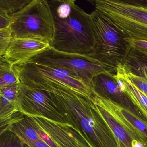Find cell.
Listing matches in <instances>:
<instances>
[{"instance_id":"ac0fdd59","label":"cell","mask_w":147,"mask_h":147,"mask_svg":"<svg viewBox=\"0 0 147 147\" xmlns=\"http://www.w3.org/2000/svg\"><path fill=\"white\" fill-rule=\"evenodd\" d=\"M20 83L14 65L4 57H0V88Z\"/></svg>"},{"instance_id":"44dd1931","label":"cell","mask_w":147,"mask_h":147,"mask_svg":"<svg viewBox=\"0 0 147 147\" xmlns=\"http://www.w3.org/2000/svg\"><path fill=\"white\" fill-rule=\"evenodd\" d=\"M13 39L11 25L0 29V57L5 55Z\"/></svg>"},{"instance_id":"603a6c76","label":"cell","mask_w":147,"mask_h":147,"mask_svg":"<svg viewBox=\"0 0 147 147\" xmlns=\"http://www.w3.org/2000/svg\"><path fill=\"white\" fill-rule=\"evenodd\" d=\"M128 43L131 49L136 51L147 56V41L125 39Z\"/></svg>"},{"instance_id":"8992f818","label":"cell","mask_w":147,"mask_h":147,"mask_svg":"<svg viewBox=\"0 0 147 147\" xmlns=\"http://www.w3.org/2000/svg\"><path fill=\"white\" fill-rule=\"evenodd\" d=\"M91 15L96 45L89 56L102 64L114 67L124 64L131 48L121 32L97 10Z\"/></svg>"},{"instance_id":"d6986e66","label":"cell","mask_w":147,"mask_h":147,"mask_svg":"<svg viewBox=\"0 0 147 147\" xmlns=\"http://www.w3.org/2000/svg\"><path fill=\"white\" fill-rule=\"evenodd\" d=\"M31 1L32 0H0V13L13 16Z\"/></svg>"},{"instance_id":"4fadbf2b","label":"cell","mask_w":147,"mask_h":147,"mask_svg":"<svg viewBox=\"0 0 147 147\" xmlns=\"http://www.w3.org/2000/svg\"><path fill=\"white\" fill-rule=\"evenodd\" d=\"M94 101L107 108L129 132L134 139L147 144V124L128 111L95 94L92 101Z\"/></svg>"},{"instance_id":"5b68a950","label":"cell","mask_w":147,"mask_h":147,"mask_svg":"<svg viewBox=\"0 0 147 147\" xmlns=\"http://www.w3.org/2000/svg\"><path fill=\"white\" fill-rule=\"evenodd\" d=\"M13 38L45 41L51 43L55 32L54 18L46 0H32L13 15Z\"/></svg>"},{"instance_id":"e0dca14e","label":"cell","mask_w":147,"mask_h":147,"mask_svg":"<svg viewBox=\"0 0 147 147\" xmlns=\"http://www.w3.org/2000/svg\"><path fill=\"white\" fill-rule=\"evenodd\" d=\"M132 74L147 77V56L131 49L124 64Z\"/></svg>"},{"instance_id":"277c9868","label":"cell","mask_w":147,"mask_h":147,"mask_svg":"<svg viewBox=\"0 0 147 147\" xmlns=\"http://www.w3.org/2000/svg\"><path fill=\"white\" fill-rule=\"evenodd\" d=\"M95 10L111 21L125 39L147 41V7L127 0H95Z\"/></svg>"},{"instance_id":"6da1fadb","label":"cell","mask_w":147,"mask_h":147,"mask_svg":"<svg viewBox=\"0 0 147 147\" xmlns=\"http://www.w3.org/2000/svg\"><path fill=\"white\" fill-rule=\"evenodd\" d=\"M55 26L51 48L62 52L90 55L96 39L91 14L76 4L75 0L48 1Z\"/></svg>"},{"instance_id":"3957f363","label":"cell","mask_w":147,"mask_h":147,"mask_svg":"<svg viewBox=\"0 0 147 147\" xmlns=\"http://www.w3.org/2000/svg\"><path fill=\"white\" fill-rule=\"evenodd\" d=\"M14 68L20 83L32 88L49 92L72 90L92 101L94 97L86 82L69 70L32 62Z\"/></svg>"},{"instance_id":"cb8c5ba5","label":"cell","mask_w":147,"mask_h":147,"mask_svg":"<svg viewBox=\"0 0 147 147\" xmlns=\"http://www.w3.org/2000/svg\"><path fill=\"white\" fill-rule=\"evenodd\" d=\"M32 147H50L42 139L39 140L35 143Z\"/></svg>"},{"instance_id":"5bb4252c","label":"cell","mask_w":147,"mask_h":147,"mask_svg":"<svg viewBox=\"0 0 147 147\" xmlns=\"http://www.w3.org/2000/svg\"><path fill=\"white\" fill-rule=\"evenodd\" d=\"M99 111L113 132L117 142V147H132L133 138L130 133L105 107L94 101Z\"/></svg>"},{"instance_id":"ffe728a7","label":"cell","mask_w":147,"mask_h":147,"mask_svg":"<svg viewBox=\"0 0 147 147\" xmlns=\"http://www.w3.org/2000/svg\"><path fill=\"white\" fill-rule=\"evenodd\" d=\"M0 147H30L9 130L0 133Z\"/></svg>"},{"instance_id":"7c38bea8","label":"cell","mask_w":147,"mask_h":147,"mask_svg":"<svg viewBox=\"0 0 147 147\" xmlns=\"http://www.w3.org/2000/svg\"><path fill=\"white\" fill-rule=\"evenodd\" d=\"M20 84L0 88V133L11 125L25 117L17 105Z\"/></svg>"},{"instance_id":"9a60e30c","label":"cell","mask_w":147,"mask_h":147,"mask_svg":"<svg viewBox=\"0 0 147 147\" xmlns=\"http://www.w3.org/2000/svg\"><path fill=\"white\" fill-rule=\"evenodd\" d=\"M115 76L122 89L138 104L147 115V97L130 80L125 72L124 64L118 66Z\"/></svg>"},{"instance_id":"9c48e42d","label":"cell","mask_w":147,"mask_h":147,"mask_svg":"<svg viewBox=\"0 0 147 147\" xmlns=\"http://www.w3.org/2000/svg\"><path fill=\"white\" fill-rule=\"evenodd\" d=\"M25 117L50 147H91L81 134L71 125L40 117Z\"/></svg>"},{"instance_id":"7402d4cb","label":"cell","mask_w":147,"mask_h":147,"mask_svg":"<svg viewBox=\"0 0 147 147\" xmlns=\"http://www.w3.org/2000/svg\"><path fill=\"white\" fill-rule=\"evenodd\" d=\"M124 66L127 76L130 80L134 86H136L147 97V77L134 74L126 68L124 64Z\"/></svg>"},{"instance_id":"7a4b0ae2","label":"cell","mask_w":147,"mask_h":147,"mask_svg":"<svg viewBox=\"0 0 147 147\" xmlns=\"http://www.w3.org/2000/svg\"><path fill=\"white\" fill-rule=\"evenodd\" d=\"M49 92L72 126L91 147H117L113 132L91 100L72 90Z\"/></svg>"},{"instance_id":"ba28073f","label":"cell","mask_w":147,"mask_h":147,"mask_svg":"<svg viewBox=\"0 0 147 147\" xmlns=\"http://www.w3.org/2000/svg\"><path fill=\"white\" fill-rule=\"evenodd\" d=\"M19 111L24 115L40 117L71 125L49 92L20 83L17 99Z\"/></svg>"},{"instance_id":"52a82bcc","label":"cell","mask_w":147,"mask_h":147,"mask_svg":"<svg viewBox=\"0 0 147 147\" xmlns=\"http://www.w3.org/2000/svg\"><path fill=\"white\" fill-rule=\"evenodd\" d=\"M29 62L71 71L81 78L91 88L93 79L96 76L102 74H115L117 71V68L104 65L87 55L62 52L52 48Z\"/></svg>"},{"instance_id":"2e32d148","label":"cell","mask_w":147,"mask_h":147,"mask_svg":"<svg viewBox=\"0 0 147 147\" xmlns=\"http://www.w3.org/2000/svg\"><path fill=\"white\" fill-rule=\"evenodd\" d=\"M8 130L14 133L30 147H32L36 142L42 139L25 117L11 125Z\"/></svg>"},{"instance_id":"30bf717a","label":"cell","mask_w":147,"mask_h":147,"mask_svg":"<svg viewBox=\"0 0 147 147\" xmlns=\"http://www.w3.org/2000/svg\"><path fill=\"white\" fill-rule=\"evenodd\" d=\"M115 74H102L95 76L92 81L93 92L128 111L147 124V115L138 104L123 90L115 78Z\"/></svg>"},{"instance_id":"8fae6325","label":"cell","mask_w":147,"mask_h":147,"mask_svg":"<svg viewBox=\"0 0 147 147\" xmlns=\"http://www.w3.org/2000/svg\"><path fill=\"white\" fill-rule=\"evenodd\" d=\"M51 48L50 43L45 41L13 38L3 57L13 65H23Z\"/></svg>"}]
</instances>
